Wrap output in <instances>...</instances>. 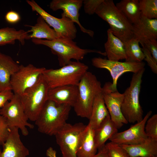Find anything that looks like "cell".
<instances>
[{
  "instance_id": "3957f363",
  "label": "cell",
  "mask_w": 157,
  "mask_h": 157,
  "mask_svg": "<svg viewBox=\"0 0 157 157\" xmlns=\"http://www.w3.org/2000/svg\"><path fill=\"white\" fill-rule=\"evenodd\" d=\"M108 23L115 36L123 42L133 38V25L116 7L112 0H104L95 13Z\"/></svg>"
},
{
  "instance_id": "74e56055",
  "label": "cell",
  "mask_w": 157,
  "mask_h": 157,
  "mask_svg": "<svg viewBox=\"0 0 157 157\" xmlns=\"http://www.w3.org/2000/svg\"><path fill=\"white\" fill-rule=\"evenodd\" d=\"M97 154L92 157H109L105 145L104 147L101 149L98 150Z\"/></svg>"
},
{
  "instance_id": "d6a6232c",
  "label": "cell",
  "mask_w": 157,
  "mask_h": 157,
  "mask_svg": "<svg viewBox=\"0 0 157 157\" xmlns=\"http://www.w3.org/2000/svg\"><path fill=\"white\" fill-rule=\"evenodd\" d=\"M9 130L6 119L0 114V145L6 140Z\"/></svg>"
},
{
  "instance_id": "44dd1931",
  "label": "cell",
  "mask_w": 157,
  "mask_h": 157,
  "mask_svg": "<svg viewBox=\"0 0 157 157\" xmlns=\"http://www.w3.org/2000/svg\"><path fill=\"white\" fill-rule=\"evenodd\" d=\"M119 145L129 157H157V140L148 138L142 143Z\"/></svg>"
},
{
  "instance_id": "9c48e42d",
  "label": "cell",
  "mask_w": 157,
  "mask_h": 157,
  "mask_svg": "<svg viewBox=\"0 0 157 157\" xmlns=\"http://www.w3.org/2000/svg\"><path fill=\"white\" fill-rule=\"evenodd\" d=\"M0 114L6 119L9 129L17 127L24 136L28 134L27 127L30 129L34 127L33 125L28 122V118L18 95L14 94L13 98L0 109Z\"/></svg>"
},
{
  "instance_id": "484cf974",
  "label": "cell",
  "mask_w": 157,
  "mask_h": 157,
  "mask_svg": "<svg viewBox=\"0 0 157 157\" xmlns=\"http://www.w3.org/2000/svg\"><path fill=\"white\" fill-rule=\"evenodd\" d=\"M115 6L132 25L141 18L139 0H122Z\"/></svg>"
},
{
  "instance_id": "7c38bea8",
  "label": "cell",
  "mask_w": 157,
  "mask_h": 157,
  "mask_svg": "<svg viewBox=\"0 0 157 157\" xmlns=\"http://www.w3.org/2000/svg\"><path fill=\"white\" fill-rule=\"evenodd\" d=\"M46 69L44 67H37L32 64L20 65L18 70L10 78L11 89L14 94L21 95L37 83Z\"/></svg>"
},
{
  "instance_id": "cb8c5ba5",
  "label": "cell",
  "mask_w": 157,
  "mask_h": 157,
  "mask_svg": "<svg viewBox=\"0 0 157 157\" xmlns=\"http://www.w3.org/2000/svg\"><path fill=\"white\" fill-rule=\"evenodd\" d=\"M26 26L31 28L30 30L28 31V33H32L31 34L29 35L30 39H46L47 40H51L59 38L54 30L51 28L40 15L37 19L36 24L34 26Z\"/></svg>"
},
{
  "instance_id": "52a82bcc",
  "label": "cell",
  "mask_w": 157,
  "mask_h": 157,
  "mask_svg": "<svg viewBox=\"0 0 157 157\" xmlns=\"http://www.w3.org/2000/svg\"><path fill=\"white\" fill-rule=\"evenodd\" d=\"M49 89L42 74L34 85L19 96L28 120L35 121L48 100Z\"/></svg>"
},
{
  "instance_id": "30bf717a",
  "label": "cell",
  "mask_w": 157,
  "mask_h": 157,
  "mask_svg": "<svg viewBox=\"0 0 157 157\" xmlns=\"http://www.w3.org/2000/svg\"><path fill=\"white\" fill-rule=\"evenodd\" d=\"M32 10L36 12L50 26L52 27L59 37L75 39L77 30L74 23L71 19L62 15L58 18L50 15L40 7L34 0H26Z\"/></svg>"
},
{
  "instance_id": "6da1fadb",
  "label": "cell",
  "mask_w": 157,
  "mask_h": 157,
  "mask_svg": "<svg viewBox=\"0 0 157 157\" xmlns=\"http://www.w3.org/2000/svg\"><path fill=\"white\" fill-rule=\"evenodd\" d=\"M71 107L48 100L35 121L38 131L50 136L55 135L67 123Z\"/></svg>"
},
{
  "instance_id": "1f68e13d",
  "label": "cell",
  "mask_w": 157,
  "mask_h": 157,
  "mask_svg": "<svg viewBox=\"0 0 157 157\" xmlns=\"http://www.w3.org/2000/svg\"><path fill=\"white\" fill-rule=\"evenodd\" d=\"M104 0H83L84 11L85 13L92 15L95 13V11Z\"/></svg>"
},
{
  "instance_id": "4dcf8cb0",
  "label": "cell",
  "mask_w": 157,
  "mask_h": 157,
  "mask_svg": "<svg viewBox=\"0 0 157 157\" xmlns=\"http://www.w3.org/2000/svg\"><path fill=\"white\" fill-rule=\"evenodd\" d=\"M109 157H129L119 145L112 142L105 144Z\"/></svg>"
},
{
  "instance_id": "83f0119b",
  "label": "cell",
  "mask_w": 157,
  "mask_h": 157,
  "mask_svg": "<svg viewBox=\"0 0 157 157\" xmlns=\"http://www.w3.org/2000/svg\"><path fill=\"white\" fill-rule=\"evenodd\" d=\"M124 43L126 58L125 62H141L144 58V56L139 46V42L133 38Z\"/></svg>"
},
{
  "instance_id": "e0dca14e",
  "label": "cell",
  "mask_w": 157,
  "mask_h": 157,
  "mask_svg": "<svg viewBox=\"0 0 157 157\" xmlns=\"http://www.w3.org/2000/svg\"><path fill=\"white\" fill-rule=\"evenodd\" d=\"M78 94V86L76 85H66L49 88L48 100L58 104H68L73 107Z\"/></svg>"
},
{
  "instance_id": "836d02e7",
  "label": "cell",
  "mask_w": 157,
  "mask_h": 157,
  "mask_svg": "<svg viewBox=\"0 0 157 157\" xmlns=\"http://www.w3.org/2000/svg\"><path fill=\"white\" fill-rule=\"evenodd\" d=\"M151 53L152 56L157 62V41L156 39L148 40L140 43Z\"/></svg>"
},
{
  "instance_id": "2e32d148",
  "label": "cell",
  "mask_w": 157,
  "mask_h": 157,
  "mask_svg": "<svg viewBox=\"0 0 157 157\" xmlns=\"http://www.w3.org/2000/svg\"><path fill=\"white\" fill-rule=\"evenodd\" d=\"M9 129L8 136L2 144L0 157H27L29 151L21 140L19 129L13 127Z\"/></svg>"
},
{
  "instance_id": "ba28073f",
  "label": "cell",
  "mask_w": 157,
  "mask_h": 157,
  "mask_svg": "<svg viewBox=\"0 0 157 157\" xmlns=\"http://www.w3.org/2000/svg\"><path fill=\"white\" fill-rule=\"evenodd\" d=\"M86 126L82 122L67 123L55 135L63 157H77L80 139Z\"/></svg>"
},
{
  "instance_id": "5bb4252c",
  "label": "cell",
  "mask_w": 157,
  "mask_h": 157,
  "mask_svg": "<svg viewBox=\"0 0 157 157\" xmlns=\"http://www.w3.org/2000/svg\"><path fill=\"white\" fill-rule=\"evenodd\" d=\"M152 113L151 110L148 111L142 121L125 131L117 132L109 140L119 145H132L144 142L148 138L145 131V126Z\"/></svg>"
},
{
  "instance_id": "8d00e7d4",
  "label": "cell",
  "mask_w": 157,
  "mask_h": 157,
  "mask_svg": "<svg viewBox=\"0 0 157 157\" xmlns=\"http://www.w3.org/2000/svg\"><path fill=\"white\" fill-rule=\"evenodd\" d=\"M20 15L18 13L13 10L8 12L5 16L6 21L12 24L18 22L20 20Z\"/></svg>"
},
{
  "instance_id": "603a6c76",
  "label": "cell",
  "mask_w": 157,
  "mask_h": 157,
  "mask_svg": "<svg viewBox=\"0 0 157 157\" xmlns=\"http://www.w3.org/2000/svg\"><path fill=\"white\" fill-rule=\"evenodd\" d=\"M110 117L101 92L94 99L88 124L95 130Z\"/></svg>"
},
{
  "instance_id": "f1b7e54d",
  "label": "cell",
  "mask_w": 157,
  "mask_h": 157,
  "mask_svg": "<svg viewBox=\"0 0 157 157\" xmlns=\"http://www.w3.org/2000/svg\"><path fill=\"white\" fill-rule=\"evenodd\" d=\"M141 17L149 19H157V0H139Z\"/></svg>"
},
{
  "instance_id": "d590c367",
  "label": "cell",
  "mask_w": 157,
  "mask_h": 157,
  "mask_svg": "<svg viewBox=\"0 0 157 157\" xmlns=\"http://www.w3.org/2000/svg\"><path fill=\"white\" fill-rule=\"evenodd\" d=\"M14 94L11 90L0 91V110L13 97Z\"/></svg>"
},
{
  "instance_id": "8992f818",
  "label": "cell",
  "mask_w": 157,
  "mask_h": 157,
  "mask_svg": "<svg viewBox=\"0 0 157 157\" xmlns=\"http://www.w3.org/2000/svg\"><path fill=\"white\" fill-rule=\"evenodd\" d=\"M145 70L144 68L133 73L130 86L123 93L121 110L128 123L138 122L143 118V111L140 103L139 97L142 78Z\"/></svg>"
},
{
  "instance_id": "5b68a950",
  "label": "cell",
  "mask_w": 157,
  "mask_h": 157,
  "mask_svg": "<svg viewBox=\"0 0 157 157\" xmlns=\"http://www.w3.org/2000/svg\"><path fill=\"white\" fill-rule=\"evenodd\" d=\"M78 94L73 106L78 116L89 119L95 97L101 92V82L92 73L87 71L78 85Z\"/></svg>"
},
{
  "instance_id": "f546056e",
  "label": "cell",
  "mask_w": 157,
  "mask_h": 157,
  "mask_svg": "<svg viewBox=\"0 0 157 157\" xmlns=\"http://www.w3.org/2000/svg\"><path fill=\"white\" fill-rule=\"evenodd\" d=\"M145 131L148 138L157 140V115L149 118L146 123Z\"/></svg>"
},
{
  "instance_id": "f35d334b",
  "label": "cell",
  "mask_w": 157,
  "mask_h": 157,
  "mask_svg": "<svg viewBox=\"0 0 157 157\" xmlns=\"http://www.w3.org/2000/svg\"><path fill=\"white\" fill-rule=\"evenodd\" d=\"M1 149L0 148V155L1 153Z\"/></svg>"
},
{
  "instance_id": "9a60e30c",
  "label": "cell",
  "mask_w": 157,
  "mask_h": 157,
  "mask_svg": "<svg viewBox=\"0 0 157 157\" xmlns=\"http://www.w3.org/2000/svg\"><path fill=\"white\" fill-rule=\"evenodd\" d=\"M82 0H53L49 5L50 9L53 11L59 10L63 11L62 15L71 19L79 26L81 31L93 37L94 32L92 30L85 28L79 20V10L83 3Z\"/></svg>"
},
{
  "instance_id": "277c9868",
  "label": "cell",
  "mask_w": 157,
  "mask_h": 157,
  "mask_svg": "<svg viewBox=\"0 0 157 157\" xmlns=\"http://www.w3.org/2000/svg\"><path fill=\"white\" fill-rule=\"evenodd\" d=\"M88 67L80 61H72L57 69H46L42 75L49 88L66 85L78 86Z\"/></svg>"
},
{
  "instance_id": "e575fe53",
  "label": "cell",
  "mask_w": 157,
  "mask_h": 157,
  "mask_svg": "<svg viewBox=\"0 0 157 157\" xmlns=\"http://www.w3.org/2000/svg\"><path fill=\"white\" fill-rule=\"evenodd\" d=\"M142 46L141 49L144 56V60L147 62L152 72L154 74H157V62L153 58L149 51L144 46Z\"/></svg>"
},
{
  "instance_id": "4fadbf2b",
  "label": "cell",
  "mask_w": 157,
  "mask_h": 157,
  "mask_svg": "<svg viewBox=\"0 0 157 157\" xmlns=\"http://www.w3.org/2000/svg\"><path fill=\"white\" fill-rule=\"evenodd\" d=\"M111 83L106 82L102 88L101 93L110 119L118 129L128 123L124 116L121 105L124 95L117 90L113 91L110 88Z\"/></svg>"
},
{
  "instance_id": "d4e9b609",
  "label": "cell",
  "mask_w": 157,
  "mask_h": 157,
  "mask_svg": "<svg viewBox=\"0 0 157 157\" xmlns=\"http://www.w3.org/2000/svg\"><path fill=\"white\" fill-rule=\"evenodd\" d=\"M118 129L110 117L94 130L95 140L98 150L105 147L106 141L118 132Z\"/></svg>"
},
{
  "instance_id": "7402d4cb",
  "label": "cell",
  "mask_w": 157,
  "mask_h": 157,
  "mask_svg": "<svg viewBox=\"0 0 157 157\" xmlns=\"http://www.w3.org/2000/svg\"><path fill=\"white\" fill-rule=\"evenodd\" d=\"M94 130L88 124L83 132L77 152V157H92L97 153Z\"/></svg>"
},
{
  "instance_id": "ac0fdd59",
  "label": "cell",
  "mask_w": 157,
  "mask_h": 157,
  "mask_svg": "<svg viewBox=\"0 0 157 157\" xmlns=\"http://www.w3.org/2000/svg\"><path fill=\"white\" fill-rule=\"evenodd\" d=\"M133 38L140 42L157 38V19H149L141 17L139 21L133 25Z\"/></svg>"
},
{
  "instance_id": "ffe728a7",
  "label": "cell",
  "mask_w": 157,
  "mask_h": 157,
  "mask_svg": "<svg viewBox=\"0 0 157 157\" xmlns=\"http://www.w3.org/2000/svg\"><path fill=\"white\" fill-rule=\"evenodd\" d=\"M107 39L104 48L108 59L119 61L126 60V56L124 43L113 34L110 28L107 31Z\"/></svg>"
},
{
  "instance_id": "8fae6325",
  "label": "cell",
  "mask_w": 157,
  "mask_h": 157,
  "mask_svg": "<svg viewBox=\"0 0 157 157\" xmlns=\"http://www.w3.org/2000/svg\"><path fill=\"white\" fill-rule=\"evenodd\" d=\"M91 61L92 65L95 67L106 69L110 72L113 79L110 88L113 91L117 90V80L122 74L128 72L136 73L144 68L145 65L143 61L121 62L110 60L100 57L94 58Z\"/></svg>"
},
{
  "instance_id": "7a4b0ae2",
  "label": "cell",
  "mask_w": 157,
  "mask_h": 157,
  "mask_svg": "<svg viewBox=\"0 0 157 157\" xmlns=\"http://www.w3.org/2000/svg\"><path fill=\"white\" fill-rule=\"evenodd\" d=\"M32 41L35 44L42 45L49 47L52 53L58 57L61 67L70 63L72 59L77 61L82 60L89 53H97L106 56L105 52L96 49L81 48L73 40L68 38H58L51 40L33 38Z\"/></svg>"
},
{
  "instance_id": "ab89813d",
  "label": "cell",
  "mask_w": 157,
  "mask_h": 157,
  "mask_svg": "<svg viewBox=\"0 0 157 157\" xmlns=\"http://www.w3.org/2000/svg\"></svg>"
},
{
  "instance_id": "4316f807",
  "label": "cell",
  "mask_w": 157,
  "mask_h": 157,
  "mask_svg": "<svg viewBox=\"0 0 157 157\" xmlns=\"http://www.w3.org/2000/svg\"><path fill=\"white\" fill-rule=\"evenodd\" d=\"M28 32L22 29L17 30L14 28L6 27L0 28V46L13 44L18 40L23 45L25 40L29 39Z\"/></svg>"
},
{
  "instance_id": "d6986e66",
  "label": "cell",
  "mask_w": 157,
  "mask_h": 157,
  "mask_svg": "<svg viewBox=\"0 0 157 157\" xmlns=\"http://www.w3.org/2000/svg\"><path fill=\"white\" fill-rule=\"evenodd\" d=\"M19 66L11 57L0 52V91L11 90V77Z\"/></svg>"
}]
</instances>
